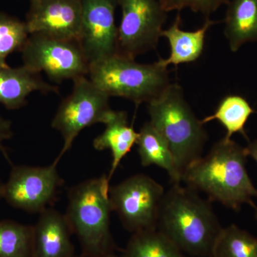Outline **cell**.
Masks as SVG:
<instances>
[{
	"label": "cell",
	"instance_id": "1",
	"mask_svg": "<svg viewBox=\"0 0 257 257\" xmlns=\"http://www.w3.org/2000/svg\"><path fill=\"white\" fill-rule=\"evenodd\" d=\"M246 148L233 140L222 139L214 144L207 156L187 167L182 177L186 187L207 194L211 202L239 210L248 204L254 207L257 189L246 170Z\"/></svg>",
	"mask_w": 257,
	"mask_h": 257
},
{
	"label": "cell",
	"instance_id": "2",
	"mask_svg": "<svg viewBox=\"0 0 257 257\" xmlns=\"http://www.w3.org/2000/svg\"><path fill=\"white\" fill-rule=\"evenodd\" d=\"M198 193L181 184H172L161 203L157 229L186 254L211 257L223 227L211 201Z\"/></svg>",
	"mask_w": 257,
	"mask_h": 257
},
{
	"label": "cell",
	"instance_id": "3",
	"mask_svg": "<svg viewBox=\"0 0 257 257\" xmlns=\"http://www.w3.org/2000/svg\"><path fill=\"white\" fill-rule=\"evenodd\" d=\"M109 188V179L103 175L85 181L69 192L65 216L80 242L83 257H106L114 253Z\"/></svg>",
	"mask_w": 257,
	"mask_h": 257
},
{
	"label": "cell",
	"instance_id": "4",
	"mask_svg": "<svg viewBox=\"0 0 257 257\" xmlns=\"http://www.w3.org/2000/svg\"><path fill=\"white\" fill-rule=\"evenodd\" d=\"M150 122L165 139L182 177L184 170L202 157L207 131L184 97L183 89L170 84L148 103Z\"/></svg>",
	"mask_w": 257,
	"mask_h": 257
},
{
	"label": "cell",
	"instance_id": "5",
	"mask_svg": "<svg viewBox=\"0 0 257 257\" xmlns=\"http://www.w3.org/2000/svg\"><path fill=\"white\" fill-rule=\"evenodd\" d=\"M89 79L106 95L119 96L136 105L148 104L170 84L167 67L160 60L142 64L116 54L89 66Z\"/></svg>",
	"mask_w": 257,
	"mask_h": 257
},
{
	"label": "cell",
	"instance_id": "6",
	"mask_svg": "<svg viewBox=\"0 0 257 257\" xmlns=\"http://www.w3.org/2000/svg\"><path fill=\"white\" fill-rule=\"evenodd\" d=\"M109 99V96L86 76L74 79L72 92L62 101L52 120V127L60 132L64 139V146L55 163L58 164L70 150L74 140L84 128L105 122L112 110Z\"/></svg>",
	"mask_w": 257,
	"mask_h": 257
},
{
	"label": "cell",
	"instance_id": "7",
	"mask_svg": "<svg viewBox=\"0 0 257 257\" xmlns=\"http://www.w3.org/2000/svg\"><path fill=\"white\" fill-rule=\"evenodd\" d=\"M20 52L25 67L39 73L45 72L55 82L89 74L90 65L77 40L30 34Z\"/></svg>",
	"mask_w": 257,
	"mask_h": 257
},
{
	"label": "cell",
	"instance_id": "8",
	"mask_svg": "<svg viewBox=\"0 0 257 257\" xmlns=\"http://www.w3.org/2000/svg\"><path fill=\"white\" fill-rule=\"evenodd\" d=\"M165 193L162 184L145 175L132 176L109 188L113 211L125 229L133 234L157 229Z\"/></svg>",
	"mask_w": 257,
	"mask_h": 257
},
{
	"label": "cell",
	"instance_id": "9",
	"mask_svg": "<svg viewBox=\"0 0 257 257\" xmlns=\"http://www.w3.org/2000/svg\"><path fill=\"white\" fill-rule=\"evenodd\" d=\"M121 19L118 27V53L130 58L155 50L167 12L160 0H118Z\"/></svg>",
	"mask_w": 257,
	"mask_h": 257
},
{
	"label": "cell",
	"instance_id": "10",
	"mask_svg": "<svg viewBox=\"0 0 257 257\" xmlns=\"http://www.w3.org/2000/svg\"><path fill=\"white\" fill-rule=\"evenodd\" d=\"M55 162L47 167L15 166L3 187V198L17 209L41 213L62 186Z\"/></svg>",
	"mask_w": 257,
	"mask_h": 257
},
{
	"label": "cell",
	"instance_id": "11",
	"mask_svg": "<svg viewBox=\"0 0 257 257\" xmlns=\"http://www.w3.org/2000/svg\"><path fill=\"white\" fill-rule=\"evenodd\" d=\"M82 31L79 43L89 65L118 53L115 12L118 0H81Z\"/></svg>",
	"mask_w": 257,
	"mask_h": 257
},
{
	"label": "cell",
	"instance_id": "12",
	"mask_svg": "<svg viewBox=\"0 0 257 257\" xmlns=\"http://www.w3.org/2000/svg\"><path fill=\"white\" fill-rule=\"evenodd\" d=\"M29 33L79 42L82 31L81 0L31 2L26 21Z\"/></svg>",
	"mask_w": 257,
	"mask_h": 257
},
{
	"label": "cell",
	"instance_id": "13",
	"mask_svg": "<svg viewBox=\"0 0 257 257\" xmlns=\"http://www.w3.org/2000/svg\"><path fill=\"white\" fill-rule=\"evenodd\" d=\"M72 234L65 215L54 209L42 211L34 226L35 257H73Z\"/></svg>",
	"mask_w": 257,
	"mask_h": 257
},
{
	"label": "cell",
	"instance_id": "14",
	"mask_svg": "<svg viewBox=\"0 0 257 257\" xmlns=\"http://www.w3.org/2000/svg\"><path fill=\"white\" fill-rule=\"evenodd\" d=\"M33 92L59 93L58 88L45 82L40 73L23 65L0 67V104L8 109H18L27 104Z\"/></svg>",
	"mask_w": 257,
	"mask_h": 257
},
{
	"label": "cell",
	"instance_id": "15",
	"mask_svg": "<svg viewBox=\"0 0 257 257\" xmlns=\"http://www.w3.org/2000/svg\"><path fill=\"white\" fill-rule=\"evenodd\" d=\"M181 23L179 13L173 24L167 30H162L161 34V37L168 40L170 47L168 58L160 59L161 63L166 67L172 64L177 67L197 61L204 51L207 31L216 22L207 18L202 28L195 31H184L181 29Z\"/></svg>",
	"mask_w": 257,
	"mask_h": 257
},
{
	"label": "cell",
	"instance_id": "16",
	"mask_svg": "<svg viewBox=\"0 0 257 257\" xmlns=\"http://www.w3.org/2000/svg\"><path fill=\"white\" fill-rule=\"evenodd\" d=\"M104 133L93 141L94 149L99 151L109 150L112 157L108 179L110 180L120 162L136 145L139 137L133 125L128 124L127 113L111 110L106 118Z\"/></svg>",
	"mask_w": 257,
	"mask_h": 257
},
{
	"label": "cell",
	"instance_id": "17",
	"mask_svg": "<svg viewBox=\"0 0 257 257\" xmlns=\"http://www.w3.org/2000/svg\"><path fill=\"white\" fill-rule=\"evenodd\" d=\"M224 35L232 52L248 42L257 41V0H229Z\"/></svg>",
	"mask_w": 257,
	"mask_h": 257
},
{
	"label": "cell",
	"instance_id": "18",
	"mask_svg": "<svg viewBox=\"0 0 257 257\" xmlns=\"http://www.w3.org/2000/svg\"><path fill=\"white\" fill-rule=\"evenodd\" d=\"M136 145L143 167L157 166L168 173L172 184H181L182 176L177 170L170 146L150 121L145 123L140 128Z\"/></svg>",
	"mask_w": 257,
	"mask_h": 257
},
{
	"label": "cell",
	"instance_id": "19",
	"mask_svg": "<svg viewBox=\"0 0 257 257\" xmlns=\"http://www.w3.org/2000/svg\"><path fill=\"white\" fill-rule=\"evenodd\" d=\"M254 112L246 99L239 95L224 96L212 114L201 120L203 124L211 121H219L226 130L225 139L231 140L233 135L241 134L247 139L244 126L248 118Z\"/></svg>",
	"mask_w": 257,
	"mask_h": 257
},
{
	"label": "cell",
	"instance_id": "20",
	"mask_svg": "<svg viewBox=\"0 0 257 257\" xmlns=\"http://www.w3.org/2000/svg\"><path fill=\"white\" fill-rule=\"evenodd\" d=\"M122 255L124 257H188L157 229L134 233Z\"/></svg>",
	"mask_w": 257,
	"mask_h": 257
},
{
	"label": "cell",
	"instance_id": "21",
	"mask_svg": "<svg viewBox=\"0 0 257 257\" xmlns=\"http://www.w3.org/2000/svg\"><path fill=\"white\" fill-rule=\"evenodd\" d=\"M0 257H35L34 226L0 221Z\"/></svg>",
	"mask_w": 257,
	"mask_h": 257
},
{
	"label": "cell",
	"instance_id": "22",
	"mask_svg": "<svg viewBox=\"0 0 257 257\" xmlns=\"http://www.w3.org/2000/svg\"><path fill=\"white\" fill-rule=\"evenodd\" d=\"M211 257H257V238L230 225L221 230Z\"/></svg>",
	"mask_w": 257,
	"mask_h": 257
},
{
	"label": "cell",
	"instance_id": "23",
	"mask_svg": "<svg viewBox=\"0 0 257 257\" xmlns=\"http://www.w3.org/2000/svg\"><path fill=\"white\" fill-rule=\"evenodd\" d=\"M30 36L25 22L0 13V67L8 65L7 58L21 51Z\"/></svg>",
	"mask_w": 257,
	"mask_h": 257
},
{
	"label": "cell",
	"instance_id": "24",
	"mask_svg": "<svg viewBox=\"0 0 257 257\" xmlns=\"http://www.w3.org/2000/svg\"><path fill=\"white\" fill-rule=\"evenodd\" d=\"M161 4L167 13L170 11L180 12L184 9L192 10L209 16L219 9L222 5L228 4L229 0H160Z\"/></svg>",
	"mask_w": 257,
	"mask_h": 257
},
{
	"label": "cell",
	"instance_id": "25",
	"mask_svg": "<svg viewBox=\"0 0 257 257\" xmlns=\"http://www.w3.org/2000/svg\"><path fill=\"white\" fill-rule=\"evenodd\" d=\"M13 137L12 122L10 120L5 119L0 116V147L2 143L10 140Z\"/></svg>",
	"mask_w": 257,
	"mask_h": 257
},
{
	"label": "cell",
	"instance_id": "26",
	"mask_svg": "<svg viewBox=\"0 0 257 257\" xmlns=\"http://www.w3.org/2000/svg\"><path fill=\"white\" fill-rule=\"evenodd\" d=\"M248 156L253 159L257 164V141H253L248 143L247 147H246Z\"/></svg>",
	"mask_w": 257,
	"mask_h": 257
},
{
	"label": "cell",
	"instance_id": "27",
	"mask_svg": "<svg viewBox=\"0 0 257 257\" xmlns=\"http://www.w3.org/2000/svg\"><path fill=\"white\" fill-rule=\"evenodd\" d=\"M3 187H4V183H3V182H2L1 179H0V199L3 198Z\"/></svg>",
	"mask_w": 257,
	"mask_h": 257
},
{
	"label": "cell",
	"instance_id": "28",
	"mask_svg": "<svg viewBox=\"0 0 257 257\" xmlns=\"http://www.w3.org/2000/svg\"><path fill=\"white\" fill-rule=\"evenodd\" d=\"M106 257H124L123 256V255H121V256H118V255L115 254V253H111V254L109 255V256Z\"/></svg>",
	"mask_w": 257,
	"mask_h": 257
},
{
	"label": "cell",
	"instance_id": "29",
	"mask_svg": "<svg viewBox=\"0 0 257 257\" xmlns=\"http://www.w3.org/2000/svg\"><path fill=\"white\" fill-rule=\"evenodd\" d=\"M253 208H254L255 209V219H256V220L257 221V207L255 206Z\"/></svg>",
	"mask_w": 257,
	"mask_h": 257
},
{
	"label": "cell",
	"instance_id": "30",
	"mask_svg": "<svg viewBox=\"0 0 257 257\" xmlns=\"http://www.w3.org/2000/svg\"><path fill=\"white\" fill-rule=\"evenodd\" d=\"M33 1H35V0H30V3H31V2H33Z\"/></svg>",
	"mask_w": 257,
	"mask_h": 257
},
{
	"label": "cell",
	"instance_id": "31",
	"mask_svg": "<svg viewBox=\"0 0 257 257\" xmlns=\"http://www.w3.org/2000/svg\"><path fill=\"white\" fill-rule=\"evenodd\" d=\"M73 257H79V256H74Z\"/></svg>",
	"mask_w": 257,
	"mask_h": 257
}]
</instances>
